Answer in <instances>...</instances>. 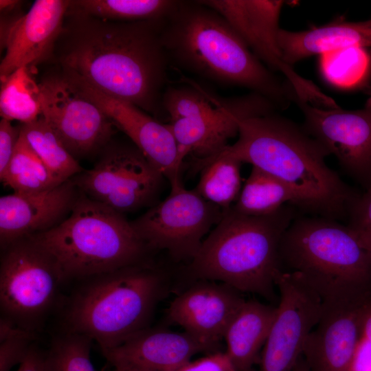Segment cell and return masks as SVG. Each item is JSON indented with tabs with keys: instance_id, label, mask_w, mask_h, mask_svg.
<instances>
[{
	"instance_id": "cell-33",
	"label": "cell",
	"mask_w": 371,
	"mask_h": 371,
	"mask_svg": "<svg viewBox=\"0 0 371 371\" xmlns=\"http://www.w3.org/2000/svg\"><path fill=\"white\" fill-rule=\"evenodd\" d=\"M172 371H238L225 352H214L190 360Z\"/></svg>"
},
{
	"instance_id": "cell-35",
	"label": "cell",
	"mask_w": 371,
	"mask_h": 371,
	"mask_svg": "<svg viewBox=\"0 0 371 371\" xmlns=\"http://www.w3.org/2000/svg\"><path fill=\"white\" fill-rule=\"evenodd\" d=\"M348 226L356 232L371 229V182L367 191L356 198L350 207Z\"/></svg>"
},
{
	"instance_id": "cell-13",
	"label": "cell",
	"mask_w": 371,
	"mask_h": 371,
	"mask_svg": "<svg viewBox=\"0 0 371 371\" xmlns=\"http://www.w3.org/2000/svg\"><path fill=\"white\" fill-rule=\"evenodd\" d=\"M39 83L41 115L78 160L102 150L116 133L104 112L60 70Z\"/></svg>"
},
{
	"instance_id": "cell-11",
	"label": "cell",
	"mask_w": 371,
	"mask_h": 371,
	"mask_svg": "<svg viewBox=\"0 0 371 371\" xmlns=\"http://www.w3.org/2000/svg\"><path fill=\"white\" fill-rule=\"evenodd\" d=\"M219 13L253 54L271 71L283 74L297 97L315 106L328 108L335 101L313 82L300 76L284 60L278 41L281 0H202Z\"/></svg>"
},
{
	"instance_id": "cell-31",
	"label": "cell",
	"mask_w": 371,
	"mask_h": 371,
	"mask_svg": "<svg viewBox=\"0 0 371 371\" xmlns=\"http://www.w3.org/2000/svg\"><path fill=\"white\" fill-rule=\"evenodd\" d=\"M92 341L85 335L64 330L53 338L45 352V371H95L90 357Z\"/></svg>"
},
{
	"instance_id": "cell-8",
	"label": "cell",
	"mask_w": 371,
	"mask_h": 371,
	"mask_svg": "<svg viewBox=\"0 0 371 371\" xmlns=\"http://www.w3.org/2000/svg\"><path fill=\"white\" fill-rule=\"evenodd\" d=\"M164 106L173 120L168 125L183 162L190 155L202 159L220 153L238 135L242 121L273 113L278 108L255 92L221 97L190 80L168 89Z\"/></svg>"
},
{
	"instance_id": "cell-41",
	"label": "cell",
	"mask_w": 371,
	"mask_h": 371,
	"mask_svg": "<svg viewBox=\"0 0 371 371\" xmlns=\"http://www.w3.org/2000/svg\"><path fill=\"white\" fill-rule=\"evenodd\" d=\"M292 371H311L302 356L297 361Z\"/></svg>"
},
{
	"instance_id": "cell-20",
	"label": "cell",
	"mask_w": 371,
	"mask_h": 371,
	"mask_svg": "<svg viewBox=\"0 0 371 371\" xmlns=\"http://www.w3.org/2000/svg\"><path fill=\"white\" fill-rule=\"evenodd\" d=\"M371 301L360 304L325 307L309 333L302 357L311 371H348L361 337Z\"/></svg>"
},
{
	"instance_id": "cell-15",
	"label": "cell",
	"mask_w": 371,
	"mask_h": 371,
	"mask_svg": "<svg viewBox=\"0 0 371 371\" xmlns=\"http://www.w3.org/2000/svg\"><path fill=\"white\" fill-rule=\"evenodd\" d=\"M296 103L304 117V130L341 167L357 180L371 182V100L359 110H344L338 106L325 109L299 99Z\"/></svg>"
},
{
	"instance_id": "cell-25",
	"label": "cell",
	"mask_w": 371,
	"mask_h": 371,
	"mask_svg": "<svg viewBox=\"0 0 371 371\" xmlns=\"http://www.w3.org/2000/svg\"><path fill=\"white\" fill-rule=\"evenodd\" d=\"M288 204L298 207V199L293 190L271 175L252 167L232 207L244 215L262 216L272 214Z\"/></svg>"
},
{
	"instance_id": "cell-19",
	"label": "cell",
	"mask_w": 371,
	"mask_h": 371,
	"mask_svg": "<svg viewBox=\"0 0 371 371\" xmlns=\"http://www.w3.org/2000/svg\"><path fill=\"white\" fill-rule=\"evenodd\" d=\"M80 192L73 179L43 191L16 192L0 198V241L4 249L44 232L71 211Z\"/></svg>"
},
{
	"instance_id": "cell-36",
	"label": "cell",
	"mask_w": 371,
	"mask_h": 371,
	"mask_svg": "<svg viewBox=\"0 0 371 371\" xmlns=\"http://www.w3.org/2000/svg\"><path fill=\"white\" fill-rule=\"evenodd\" d=\"M348 371H371V341L362 335L355 350Z\"/></svg>"
},
{
	"instance_id": "cell-28",
	"label": "cell",
	"mask_w": 371,
	"mask_h": 371,
	"mask_svg": "<svg viewBox=\"0 0 371 371\" xmlns=\"http://www.w3.org/2000/svg\"><path fill=\"white\" fill-rule=\"evenodd\" d=\"M20 126L21 133L49 172L60 181L71 179L83 170L78 161L68 151L42 116Z\"/></svg>"
},
{
	"instance_id": "cell-5",
	"label": "cell",
	"mask_w": 371,
	"mask_h": 371,
	"mask_svg": "<svg viewBox=\"0 0 371 371\" xmlns=\"http://www.w3.org/2000/svg\"><path fill=\"white\" fill-rule=\"evenodd\" d=\"M296 216L295 208L288 205L262 216L244 215L231 207L192 259L190 273L240 292L276 299L280 243Z\"/></svg>"
},
{
	"instance_id": "cell-1",
	"label": "cell",
	"mask_w": 371,
	"mask_h": 371,
	"mask_svg": "<svg viewBox=\"0 0 371 371\" xmlns=\"http://www.w3.org/2000/svg\"><path fill=\"white\" fill-rule=\"evenodd\" d=\"M165 19L117 22L67 10L52 61L65 75L155 118L170 65L161 42Z\"/></svg>"
},
{
	"instance_id": "cell-12",
	"label": "cell",
	"mask_w": 371,
	"mask_h": 371,
	"mask_svg": "<svg viewBox=\"0 0 371 371\" xmlns=\"http://www.w3.org/2000/svg\"><path fill=\"white\" fill-rule=\"evenodd\" d=\"M223 210L183 185L131 222L148 248L164 249L177 260L194 257L203 238L216 225Z\"/></svg>"
},
{
	"instance_id": "cell-39",
	"label": "cell",
	"mask_w": 371,
	"mask_h": 371,
	"mask_svg": "<svg viewBox=\"0 0 371 371\" xmlns=\"http://www.w3.org/2000/svg\"><path fill=\"white\" fill-rule=\"evenodd\" d=\"M355 232L357 234L362 244L371 253V229L362 232Z\"/></svg>"
},
{
	"instance_id": "cell-2",
	"label": "cell",
	"mask_w": 371,
	"mask_h": 371,
	"mask_svg": "<svg viewBox=\"0 0 371 371\" xmlns=\"http://www.w3.org/2000/svg\"><path fill=\"white\" fill-rule=\"evenodd\" d=\"M238 135L220 153L284 182L297 207L334 220L349 212L357 196L326 165L328 153L303 127L273 113L242 121Z\"/></svg>"
},
{
	"instance_id": "cell-43",
	"label": "cell",
	"mask_w": 371,
	"mask_h": 371,
	"mask_svg": "<svg viewBox=\"0 0 371 371\" xmlns=\"http://www.w3.org/2000/svg\"><path fill=\"white\" fill-rule=\"evenodd\" d=\"M251 371H254V370H251Z\"/></svg>"
},
{
	"instance_id": "cell-10",
	"label": "cell",
	"mask_w": 371,
	"mask_h": 371,
	"mask_svg": "<svg viewBox=\"0 0 371 371\" xmlns=\"http://www.w3.org/2000/svg\"><path fill=\"white\" fill-rule=\"evenodd\" d=\"M89 170L72 178L89 199L124 214L152 205L164 175L133 144L109 143Z\"/></svg>"
},
{
	"instance_id": "cell-4",
	"label": "cell",
	"mask_w": 371,
	"mask_h": 371,
	"mask_svg": "<svg viewBox=\"0 0 371 371\" xmlns=\"http://www.w3.org/2000/svg\"><path fill=\"white\" fill-rule=\"evenodd\" d=\"M281 272L298 276L325 307L371 301V253L337 220L295 217L279 247Z\"/></svg>"
},
{
	"instance_id": "cell-27",
	"label": "cell",
	"mask_w": 371,
	"mask_h": 371,
	"mask_svg": "<svg viewBox=\"0 0 371 371\" xmlns=\"http://www.w3.org/2000/svg\"><path fill=\"white\" fill-rule=\"evenodd\" d=\"M34 69L35 67H21L1 80L2 118L27 124L41 115L40 87L33 77Z\"/></svg>"
},
{
	"instance_id": "cell-32",
	"label": "cell",
	"mask_w": 371,
	"mask_h": 371,
	"mask_svg": "<svg viewBox=\"0 0 371 371\" xmlns=\"http://www.w3.org/2000/svg\"><path fill=\"white\" fill-rule=\"evenodd\" d=\"M36 333L0 319V371H10L20 364L36 340Z\"/></svg>"
},
{
	"instance_id": "cell-3",
	"label": "cell",
	"mask_w": 371,
	"mask_h": 371,
	"mask_svg": "<svg viewBox=\"0 0 371 371\" xmlns=\"http://www.w3.org/2000/svg\"><path fill=\"white\" fill-rule=\"evenodd\" d=\"M161 42L170 65L223 86L251 89L286 108L293 89L249 49L227 21L199 1H178L165 19Z\"/></svg>"
},
{
	"instance_id": "cell-40",
	"label": "cell",
	"mask_w": 371,
	"mask_h": 371,
	"mask_svg": "<svg viewBox=\"0 0 371 371\" xmlns=\"http://www.w3.org/2000/svg\"><path fill=\"white\" fill-rule=\"evenodd\" d=\"M361 335L371 341V310L365 319Z\"/></svg>"
},
{
	"instance_id": "cell-38",
	"label": "cell",
	"mask_w": 371,
	"mask_h": 371,
	"mask_svg": "<svg viewBox=\"0 0 371 371\" xmlns=\"http://www.w3.org/2000/svg\"><path fill=\"white\" fill-rule=\"evenodd\" d=\"M22 1L16 0H1V14L12 13L20 11Z\"/></svg>"
},
{
	"instance_id": "cell-21",
	"label": "cell",
	"mask_w": 371,
	"mask_h": 371,
	"mask_svg": "<svg viewBox=\"0 0 371 371\" xmlns=\"http://www.w3.org/2000/svg\"><path fill=\"white\" fill-rule=\"evenodd\" d=\"M209 350L186 332L146 328L102 354L114 371H172Z\"/></svg>"
},
{
	"instance_id": "cell-42",
	"label": "cell",
	"mask_w": 371,
	"mask_h": 371,
	"mask_svg": "<svg viewBox=\"0 0 371 371\" xmlns=\"http://www.w3.org/2000/svg\"><path fill=\"white\" fill-rule=\"evenodd\" d=\"M370 100H371V97H370Z\"/></svg>"
},
{
	"instance_id": "cell-34",
	"label": "cell",
	"mask_w": 371,
	"mask_h": 371,
	"mask_svg": "<svg viewBox=\"0 0 371 371\" xmlns=\"http://www.w3.org/2000/svg\"><path fill=\"white\" fill-rule=\"evenodd\" d=\"M21 126H14L11 121H0V179L5 173L20 136Z\"/></svg>"
},
{
	"instance_id": "cell-9",
	"label": "cell",
	"mask_w": 371,
	"mask_h": 371,
	"mask_svg": "<svg viewBox=\"0 0 371 371\" xmlns=\"http://www.w3.org/2000/svg\"><path fill=\"white\" fill-rule=\"evenodd\" d=\"M63 282L52 259L31 237L9 245L1 257V317L36 333Z\"/></svg>"
},
{
	"instance_id": "cell-14",
	"label": "cell",
	"mask_w": 371,
	"mask_h": 371,
	"mask_svg": "<svg viewBox=\"0 0 371 371\" xmlns=\"http://www.w3.org/2000/svg\"><path fill=\"white\" fill-rule=\"evenodd\" d=\"M277 313L262 350L260 371H292L323 311L319 297L298 276L280 271Z\"/></svg>"
},
{
	"instance_id": "cell-17",
	"label": "cell",
	"mask_w": 371,
	"mask_h": 371,
	"mask_svg": "<svg viewBox=\"0 0 371 371\" xmlns=\"http://www.w3.org/2000/svg\"><path fill=\"white\" fill-rule=\"evenodd\" d=\"M65 76L82 95L104 112L117 129L130 138L169 181L171 188L182 185L180 172L183 162L180 159L177 144L168 124L160 122L131 103L112 98L79 79Z\"/></svg>"
},
{
	"instance_id": "cell-16",
	"label": "cell",
	"mask_w": 371,
	"mask_h": 371,
	"mask_svg": "<svg viewBox=\"0 0 371 371\" xmlns=\"http://www.w3.org/2000/svg\"><path fill=\"white\" fill-rule=\"evenodd\" d=\"M70 0H36L27 12L1 15L0 64L3 80L21 67L52 62Z\"/></svg>"
},
{
	"instance_id": "cell-22",
	"label": "cell",
	"mask_w": 371,
	"mask_h": 371,
	"mask_svg": "<svg viewBox=\"0 0 371 371\" xmlns=\"http://www.w3.org/2000/svg\"><path fill=\"white\" fill-rule=\"evenodd\" d=\"M278 41L284 60L293 66L309 56L339 49L371 47V19L334 22L300 32L280 29Z\"/></svg>"
},
{
	"instance_id": "cell-23",
	"label": "cell",
	"mask_w": 371,
	"mask_h": 371,
	"mask_svg": "<svg viewBox=\"0 0 371 371\" xmlns=\"http://www.w3.org/2000/svg\"><path fill=\"white\" fill-rule=\"evenodd\" d=\"M277 313V306L245 300L229 323L223 339L238 371H251L260 354Z\"/></svg>"
},
{
	"instance_id": "cell-30",
	"label": "cell",
	"mask_w": 371,
	"mask_h": 371,
	"mask_svg": "<svg viewBox=\"0 0 371 371\" xmlns=\"http://www.w3.org/2000/svg\"><path fill=\"white\" fill-rule=\"evenodd\" d=\"M371 58L366 48L348 47L320 55L319 69L330 85L341 89H351L367 78Z\"/></svg>"
},
{
	"instance_id": "cell-29",
	"label": "cell",
	"mask_w": 371,
	"mask_h": 371,
	"mask_svg": "<svg viewBox=\"0 0 371 371\" xmlns=\"http://www.w3.org/2000/svg\"><path fill=\"white\" fill-rule=\"evenodd\" d=\"M0 179L16 192L43 191L63 183L49 172L21 131L9 166Z\"/></svg>"
},
{
	"instance_id": "cell-24",
	"label": "cell",
	"mask_w": 371,
	"mask_h": 371,
	"mask_svg": "<svg viewBox=\"0 0 371 371\" xmlns=\"http://www.w3.org/2000/svg\"><path fill=\"white\" fill-rule=\"evenodd\" d=\"M193 168L201 170L194 189L203 198L223 211L231 207L241 191L240 166L238 160L218 153L212 157L193 158Z\"/></svg>"
},
{
	"instance_id": "cell-26",
	"label": "cell",
	"mask_w": 371,
	"mask_h": 371,
	"mask_svg": "<svg viewBox=\"0 0 371 371\" xmlns=\"http://www.w3.org/2000/svg\"><path fill=\"white\" fill-rule=\"evenodd\" d=\"M178 1L75 0L69 10L117 22H137L166 19Z\"/></svg>"
},
{
	"instance_id": "cell-18",
	"label": "cell",
	"mask_w": 371,
	"mask_h": 371,
	"mask_svg": "<svg viewBox=\"0 0 371 371\" xmlns=\"http://www.w3.org/2000/svg\"><path fill=\"white\" fill-rule=\"evenodd\" d=\"M240 293L225 284L203 280L171 302L167 312L168 318L213 350L245 301Z\"/></svg>"
},
{
	"instance_id": "cell-6",
	"label": "cell",
	"mask_w": 371,
	"mask_h": 371,
	"mask_svg": "<svg viewBox=\"0 0 371 371\" xmlns=\"http://www.w3.org/2000/svg\"><path fill=\"white\" fill-rule=\"evenodd\" d=\"M31 238L52 259L64 282L140 264L148 249L122 214L82 193L68 217Z\"/></svg>"
},
{
	"instance_id": "cell-7",
	"label": "cell",
	"mask_w": 371,
	"mask_h": 371,
	"mask_svg": "<svg viewBox=\"0 0 371 371\" xmlns=\"http://www.w3.org/2000/svg\"><path fill=\"white\" fill-rule=\"evenodd\" d=\"M163 291L161 274L141 263L85 279L67 304L64 330L89 337L103 353L146 329Z\"/></svg>"
},
{
	"instance_id": "cell-37",
	"label": "cell",
	"mask_w": 371,
	"mask_h": 371,
	"mask_svg": "<svg viewBox=\"0 0 371 371\" xmlns=\"http://www.w3.org/2000/svg\"><path fill=\"white\" fill-rule=\"evenodd\" d=\"M45 352L41 351L34 344L24 357L17 371H45Z\"/></svg>"
}]
</instances>
